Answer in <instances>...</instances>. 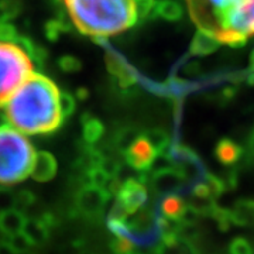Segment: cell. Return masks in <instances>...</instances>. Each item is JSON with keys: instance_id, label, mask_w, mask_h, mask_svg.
<instances>
[{"instance_id": "6da1fadb", "label": "cell", "mask_w": 254, "mask_h": 254, "mask_svg": "<svg viewBox=\"0 0 254 254\" xmlns=\"http://www.w3.org/2000/svg\"><path fill=\"white\" fill-rule=\"evenodd\" d=\"M60 91L44 75L33 73L6 100L4 115L9 123L23 134H48L64 122Z\"/></svg>"}, {"instance_id": "7a4b0ae2", "label": "cell", "mask_w": 254, "mask_h": 254, "mask_svg": "<svg viewBox=\"0 0 254 254\" xmlns=\"http://www.w3.org/2000/svg\"><path fill=\"white\" fill-rule=\"evenodd\" d=\"M75 27L95 38L116 36L136 24L134 0H64Z\"/></svg>"}, {"instance_id": "3957f363", "label": "cell", "mask_w": 254, "mask_h": 254, "mask_svg": "<svg viewBox=\"0 0 254 254\" xmlns=\"http://www.w3.org/2000/svg\"><path fill=\"white\" fill-rule=\"evenodd\" d=\"M36 150L28 138L11 126H0V184L23 181L31 173Z\"/></svg>"}, {"instance_id": "277c9868", "label": "cell", "mask_w": 254, "mask_h": 254, "mask_svg": "<svg viewBox=\"0 0 254 254\" xmlns=\"http://www.w3.org/2000/svg\"><path fill=\"white\" fill-rule=\"evenodd\" d=\"M33 63V58L16 41H0V106L34 73Z\"/></svg>"}, {"instance_id": "5b68a950", "label": "cell", "mask_w": 254, "mask_h": 254, "mask_svg": "<svg viewBox=\"0 0 254 254\" xmlns=\"http://www.w3.org/2000/svg\"><path fill=\"white\" fill-rule=\"evenodd\" d=\"M220 28L236 31L247 38L254 36V0H242L226 10L218 21V30Z\"/></svg>"}, {"instance_id": "8992f818", "label": "cell", "mask_w": 254, "mask_h": 254, "mask_svg": "<svg viewBox=\"0 0 254 254\" xmlns=\"http://www.w3.org/2000/svg\"><path fill=\"white\" fill-rule=\"evenodd\" d=\"M109 199L110 195L103 188L92 187V185L81 187L75 196L73 215L85 216L88 219H96L102 215Z\"/></svg>"}, {"instance_id": "52a82bcc", "label": "cell", "mask_w": 254, "mask_h": 254, "mask_svg": "<svg viewBox=\"0 0 254 254\" xmlns=\"http://www.w3.org/2000/svg\"><path fill=\"white\" fill-rule=\"evenodd\" d=\"M150 184H151V190L157 196L163 198L167 195H187V185L180 174L178 170L175 168H168L163 171H157V173L150 174L148 177Z\"/></svg>"}, {"instance_id": "ba28073f", "label": "cell", "mask_w": 254, "mask_h": 254, "mask_svg": "<svg viewBox=\"0 0 254 254\" xmlns=\"http://www.w3.org/2000/svg\"><path fill=\"white\" fill-rule=\"evenodd\" d=\"M147 198L148 195H147L144 182L138 181L137 178H130L122 182L120 190L116 195V200L123 206L128 216L145 206Z\"/></svg>"}, {"instance_id": "9c48e42d", "label": "cell", "mask_w": 254, "mask_h": 254, "mask_svg": "<svg viewBox=\"0 0 254 254\" xmlns=\"http://www.w3.org/2000/svg\"><path fill=\"white\" fill-rule=\"evenodd\" d=\"M155 155L157 153L154 147L141 134L125 153V158H126V164L133 167L136 171L150 174V168Z\"/></svg>"}, {"instance_id": "30bf717a", "label": "cell", "mask_w": 254, "mask_h": 254, "mask_svg": "<svg viewBox=\"0 0 254 254\" xmlns=\"http://www.w3.org/2000/svg\"><path fill=\"white\" fill-rule=\"evenodd\" d=\"M106 66L110 73L118 79L122 88H128L136 82V73H133L131 68L125 63V60L115 53L106 55Z\"/></svg>"}, {"instance_id": "8fae6325", "label": "cell", "mask_w": 254, "mask_h": 254, "mask_svg": "<svg viewBox=\"0 0 254 254\" xmlns=\"http://www.w3.org/2000/svg\"><path fill=\"white\" fill-rule=\"evenodd\" d=\"M30 174L38 182H46L54 178V175L57 174V161H55L54 155L47 151L36 153Z\"/></svg>"}, {"instance_id": "7c38bea8", "label": "cell", "mask_w": 254, "mask_h": 254, "mask_svg": "<svg viewBox=\"0 0 254 254\" xmlns=\"http://www.w3.org/2000/svg\"><path fill=\"white\" fill-rule=\"evenodd\" d=\"M220 47L218 36L215 31L208 28H198L193 41L190 44V51L195 55H209L215 53Z\"/></svg>"}, {"instance_id": "4fadbf2b", "label": "cell", "mask_w": 254, "mask_h": 254, "mask_svg": "<svg viewBox=\"0 0 254 254\" xmlns=\"http://www.w3.org/2000/svg\"><path fill=\"white\" fill-rule=\"evenodd\" d=\"M232 225L243 227L254 226V199L242 198L235 202L233 208L230 209Z\"/></svg>"}, {"instance_id": "5bb4252c", "label": "cell", "mask_w": 254, "mask_h": 254, "mask_svg": "<svg viewBox=\"0 0 254 254\" xmlns=\"http://www.w3.org/2000/svg\"><path fill=\"white\" fill-rule=\"evenodd\" d=\"M157 212L160 216L170 220H180L187 208V202L182 199L181 195H167L163 196L157 203Z\"/></svg>"}, {"instance_id": "9a60e30c", "label": "cell", "mask_w": 254, "mask_h": 254, "mask_svg": "<svg viewBox=\"0 0 254 254\" xmlns=\"http://www.w3.org/2000/svg\"><path fill=\"white\" fill-rule=\"evenodd\" d=\"M155 254H199L193 242L177 236L161 240L154 249Z\"/></svg>"}, {"instance_id": "2e32d148", "label": "cell", "mask_w": 254, "mask_h": 254, "mask_svg": "<svg viewBox=\"0 0 254 254\" xmlns=\"http://www.w3.org/2000/svg\"><path fill=\"white\" fill-rule=\"evenodd\" d=\"M26 222H27L26 213L18 209H10L6 212H1L0 213V232L7 236H13L16 233L23 232Z\"/></svg>"}, {"instance_id": "e0dca14e", "label": "cell", "mask_w": 254, "mask_h": 254, "mask_svg": "<svg viewBox=\"0 0 254 254\" xmlns=\"http://www.w3.org/2000/svg\"><path fill=\"white\" fill-rule=\"evenodd\" d=\"M50 232H51V229L47 226L44 220L40 216L27 218V222L23 229V233L28 237V240L31 242L33 246L44 245L50 237Z\"/></svg>"}, {"instance_id": "ac0fdd59", "label": "cell", "mask_w": 254, "mask_h": 254, "mask_svg": "<svg viewBox=\"0 0 254 254\" xmlns=\"http://www.w3.org/2000/svg\"><path fill=\"white\" fill-rule=\"evenodd\" d=\"M215 155H216L219 163L225 164V165H233L242 158L243 148L237 143H235L233 140L223 138L216 144Z\"/></svg>"}, {"instance_id": "d6986e66", "label": "cell", "mask_w": 254, "mask_h": 254, "mask_svg": "<svg viewBox=\"0 0 254 254\" xmlns=\"http://www.w3.org/2000/svg\"><path fill=\"white\" fill-rule=\"evenodd\" d=\"M105 126L99 119L92 116V115H85L82 118V134L83 140L88 145H93L100 140L103 136Z\"/></svg>"}, {"instance_id": "ffe728a7", "label": "cell", "mask_w": 254, "mask_h": 254, "mask_svg": "<svg viewBox=\"0 0 254 254\" xmlns=\"http://www.w3.org/2000/svg\"><path fill=\"white\" fill-rule=\"evenodd\" d=\"M182 7L173 0H163V1H158L155 4L154 14L163 17L164 20H168V21H175V20H180L182 17Z\"/></svg>"}, {"instance_id": "44dd1931", "label": "cell", "mask_w": 254, "mask_h": 254, "mask_svg": "<svg viewBox=\"0 0 254 254\" xmlns=\"http://www.w3.org/2000/svg\"><path fill=\"white\" fill-rule=\"evenodd\" d=\"M144 137L150 141V144L154 147L157 154H160V153H167L168 148H170V145H171L168 136L164 133L163 130H158V128L148 130L144 134Z\"/></svg>"}, {"instance_id": "7402d4cb", "label": "cell", "mask_w": 254, "mask_h": 254, "mask_svg": "<svg viewBox=\"0 0 254 254\" xmlns=\"http://www.w3.org/2000/svg\"><path fill=\"white\" fill-rule=\"evenodd\" d=\"M141 136L134 128H123L118 133V136L115 138V145L119 150V153L125 155L127 150L130 148V145L136 141L138 137Z\"/></svg>"}, {"instance_id": "603a6c76", "label": "cell", "mask_w": 254, "mask_h": 254, "mask_svg": "<svg viewBox=\"0 0 254 254\" xmlns=\"http://www.w3.org/2000/svg\"><path fill=\"white\" fill-rule=\"evenodd\" d=\"M216 36H218L220 44H227L230 47H242L245 46L246 41H247V37L239 34L236 31H232V30H225V28H220L218 31H215Z\"/></svg>"}, {"instance_id": "cb8c5ba5", "label": "cell", "mask_w": 254, "mask_h": 254, "mask_svg": "<svg viewBox=\"0 0 254 254\" xmlns=\"http://www.w3.org/2000/svg\"><path fill=\"white\" fill-rule=\"evenodd\" d=\"M110 250L115 254H136V246L125 236H115L110 240Z\"/></svg>"}, {"instance_id": "d4e9b609", "label": "cell", "mask_w": 254, "mask_h": 254, "mask_svg": "<svg viewBox=\"0 0 254 254\" xmlns=\"http://www.w3.org/2000/svg\"><path fill=\"white\" fill-rule=\"evenodd\" d=\"M20 10L18 0H0V23H6Z\"/></svg>"}, {"instance_id": "484cf974", "label": "cell", "mask_w": 254, "mask_h": 254, "mask_svg": "<svg viewBox=\"0 0 254 254\" xmlns=\"http://www.w3.org/2000/svg\"><path fill=\"white\" fill-rule=\"evenodd\" d=\"M58 105H60V110H61L63 118H69L73 113V110H75V98L68 92H60Z\"/></svg>"}, {"instance_id": "4316f807", "label": "cell", "mask_w": 254, "mask_h": 254, "mask_svg": "<svg viewBox=\"0 0 254 254\" xmlns=\"http://www.w3.org/2000/svg\"><path fill=\"white\" fill-rule=\"evenodd\" d=\"M34 203H36V196L31 190H23L16 193V209L18 210L24 212L27 209H31Z\"/></svg>"}, {"instance_id": "83f0119b", "label": "cell", "mask_w": 254, "mask_h": 254, "mask_svg": "<svg viewBox=\"0 0 254 254\" xmlns=\"http://www.w3.org/2000/svg\"><path fill=\"white\" fill-rule=\"evenodd\" d=\"M212 219L216 220L218 227L220 229V232H227L230 226H232V218H230V210L223 208H216L215 213L212 215Z\"/></svg>"}, {"instance_id": "f1b7e54d", "label": "cell", "mask_w": 254, "mask_h": 254, "mask_svg": "<svg viewBox=\"0 0 254 254\" xmlns=\"http://www.w3.org/2000/svg\"><path fill=\"white\" fill-rule=\"evenodd\" d=\"M155 0H134V7H136L137 18H147L154 13Z\"/></svg>"}, {"instance_id": "f546056e", "label": "cell", "mask_w": 254, "mask_h": 254, "mask_svg": "<svg viewBox=\"0 0 254 254\" xmlns=\"http://www.w3.org/2000/svg\"><path fill=\"white\" fill-rule=\"evenodd\" d=\"M16 209V193L7 188H0V213Z\"/></svg>"}, {"instance_id": "4dcf8cb0", "label": "cell", "mask_w": 254, "mask_h": 254, "mask_svg": "<svg viewBox=\"0 0 254 254\" xmlns=\"http://www.w3.org/2000/svg\"><path fill=\"white\" fill-rule=\"evenodd\" d=\"M9 245L11 246V249H13L16 253H18V252H28L30 246H33L31 245V242L28 240V237L26 236L23 232H20V233H16V235L10 236Z\"/></svg>"}, {"instance_id": "1f68e13d", "label": "cell", "mask_w": 254, "mask_h": 254, "mask_svg": "<svg viewBox=\"0 0 254 254\" xmlns=\"http://www.w3.org/2000/svg\"><path fill=\"white\" fill-rule=\"evenodd\" d=\"M253 249L250 243L243 239V237H236L235 240H232V243L229 246V253L230 254H253Z\"/></svg>"}, {"instance_id": "d6a6232c", "label": "cell", "mask_w": 254, "mask_h": 254, "mask_svg": "<svg viewBox=\"0 0 254 254\" xmlns=\"http://www.w3.org/2000/svg\"><path fill=\"white\" fill-rule=\"evenodd\" d=\"M17 30L10 23H0V41L14 43L17 40Z\"/></svg>"}, {"instance_id": "836d02e7", "label": "cell", "mask_w": 254, "mask_h": 254, "mask_svg": "<svg viewBox=\"0 0 254 254\" xmlns=\"http://www.w3.org/2000/svg\"><path fill=\"white\" fill-rule=\"evenodd\" d=\"M60 66L65 72H76L81 69V61L68 55L60 60Z\"/></svg>"}, {"instance_id": "e575fe53", "label": "cell", "mask_w": 254, "mask_h": 254, "mask_svg": "<svg viewBox=\"0 0 254 254\" xmlns=\"http://www.w3.org/2000/svg\"><path fill=\"white\" fill-rule=\"evenodd\" d=\"M61 30H63V24H61V23L51 21V23L47 26V36L54 40V38H57V37H58V34L61 33Z\"/></svg>"}, {"instance_id": "d590c367", "label": "cell", "mask_w": 254, "mask_h": 254, "mask_svg": "<svg viewBox=\"0 0 254 254\" xmlns=\"http://www.w3.org/2000/svg\"><path fill=\"white\" fill-rule=\"evenodd\" d=\"M0 254H16V252L11 249L9 242H1L0 243Z\"/></svg>"}, {"instance_id": "8d00e7d4", "label": "cell", "mask_w": 254, "mask_h": 254, "mask_svg": "<svg viewBox=\"0 0 254 254\" xmlns=\"http://www.w3.org/2000/svg\"><path fill=\"white\" fill-rule=\"evenodd\" d=\"M249 66H250V72L254 73V50L252 51V54H250V61H249Z\"/></svg>"}, {"instance_id": "74e56055", "label": "cell", "mask_w": 254, "mask_h": 254, "mask_svg": "<svg viewBox=\"0 0 254 254\" xmlns=\"http://www.w3.org/2000/svg\"><path fill=\"white\" fill-rule=\"evenodd\" d=\"M250 153H252V155L254 157V134L253 137H252V140H250Z\"/></svg>"}, {"instance_id": "f35d334b", "label": "cell", "mask_w": 254, "mask_h": 254, "mask_svg": "<svg viewBox=\"0 0 254 254\" xmlns=\"http://www.w3.org/2000/svg\"><path fill=\"white\" fill-rule=\"evenodd\" d=\"M16 254H33V253H30V252H18V253Z\"/></svg>"}, {"instance_id": "ab89813d", "label": "cell", "mask_w": 254, "mask_h": 254, "mask_svg": "<svg viewBox=\"0 0 254 254\" xmlns=\"http://www.w3.org/2000/svg\"><path fill=\"white\" fill-rule=\"evenodd\" d=\"M136 254H141V253H138V252H137V253Z\"/></svg>"}, {"instance_id": "60d3db41", "label": "cell", "mask_w": 254, "mask_h": 254, "mask_svg": "<svg viewBox=\"0 0 254 254\" xmlns=\"http://www.w3.org/2000/svg\"><path fill=\"white\" fill-rule=\"evenodd\" d=\"M253 254H254V252H253Z\"/></svg>"}]
</instances>
